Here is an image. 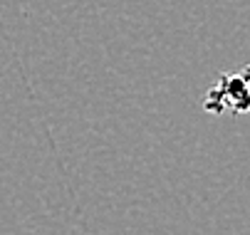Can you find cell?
<instances>
[{
  "instance_id": "6da1fadb",
  "label": "cell",
  "mask_w": 250,
  "mask_h": 235,
  "mask_svg": "<svg viewBox=\"0 0 250 235\" xmlns=\"http://www.w3.org/2000/svg\"><path fill=\"white\" fill-rule=\"evenodd\" d=\"M203 109L210 112L213 117H221L226 112L243 117L250 109V79H248V70L218 75V82L206 92Z\"/></svg>"
}]
</instances>
